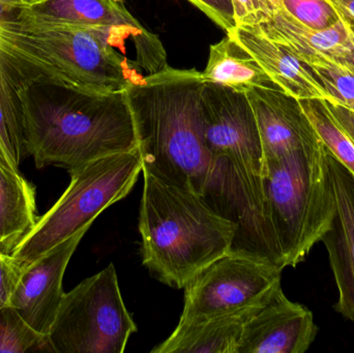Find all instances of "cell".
I'll return each mask as SVG.
<instances>
[{"mask_svg": "<svg viewBox=\"0 0 354 353\" xmlns=\"http://www.w3.org/2000/svg\"><path fill=\"white\" fill-rule=\"evenodd\" d=\"M282 271L272 263L239 255L220 257L185 285L179 323L264 306L280 289Z\"/></svg>", "mask_w": 354, "mask_h": 353, "instance_id": "cell-9", "label": "cell"}, {"mask_svg": "<svg viewBox=\"0 0 354 353\" xmlns=\"http://www.w3.org/2000/svg\"><path fill=\"white\" fill-rule=\"evenodd\" d=\"M115 1H122V0H115Z\"/></svg>", "mask_w": 354, "mask_h": 353, "instance_id": "cell-35", "label": "cell"}, {"mask_svg": "<svg viewBox=\"0 0 354 353\" xmlns=\"http://www.w3.org/2000/svg\"><path fill=\"white\" fill-rule=\"evenodd\" d=\"M18 277L16 269L10 265V257L0 255V309L10 307Z\"/></svg>", "mask_w": 354, "mask_h": 353, "instance_id": "cell-28", "label": "cell"}, {"mask_svg": "<svg viewBox=\"0 0 354 353\" xmlns=\"http://www.w3.org/2000/svg\"><path fill=\"white\" fill-rule=\"evenodd\" d=\"M318 332L313 313L281 287L245 321L236 353H305Z\"/></svg>", "mask_w": 354, "mask_h": 353, "instance_id": "cell-12", "label": "cell"}, {"mask_svg": "<svg viewBox=\"0 0 354 353\" xmlns=\"http://www.w3.org/2000/svg\"><path fill=\"white\" fill-rule=\"evenodd\" d=\"M328 162L336 216L322 242L339 292L335 309L354 325V178L328 151Z\"/></svg>", "mask_w": 354, "mask_h": 353, "instance_id": "cell-14", "label": "cell"}, {"mask_svg": "<svg viewBox=\"0 0 354 353\" xmlns=\"http://www.w3.org/2000/svg\"><path fill=\"white\" fill-rule=\"evenodd\" d=\"M138 147L68 169L71 182L55 204L20 240L10 263L20 273L78 232L89 229L110 205L128 196L142 172Z\"/></svg>", "mask_w": 354, "mask_h": 353, "instance_id": "cell-5", "label": "cell"}, {"mask_svg": "<svg viewBox=\"0 0 354 353\" xmlns=\"http://www.w3.org/2000/svg\"><path fill=\"white\" fill-rule=\"evenodd\" d=\"M20 27L74 84L111 93L145 78L113 49L120 35L114 31L31 21H20Z\"/></svg>", "mask_w": 354, "mask_h": 353, "instance_id": "cell-8", "label": "cell"}, {"mask_svg": "<svg viewBox=\"0 0 354 353\" xmlns=\"http://www.w3.org/2000/svg\"><path fill=\"white\" fill-rule=\"evenodd\" d=\"M336 10L341 22L354 37V0H328Z\"/></svg>", "mask_w": 354, "mask_h": 353, "instance_id": "cell-29", "label": "cell"}, {"mask_svg": "<svg viewBox=\"0 0 354 353\" xmlns=\"http://www.w3.org/2000/svg\"><path fill=\"white\" fill-rule=\"evenodd\" d=\"M236 26H256L270 15L260 0H231Z\"/></svg>", "mask_w": 354, "mask_h": 353, "instance_id": "cell-27", "label": "cell"}, {"mask_svg": "<svg viewBox=\"0 0 354 353\" xmlns=\"http://www.w3.org/2000/svg\"><path fill=\"white\" fill-rule=\"evenodd\" d=\"M25 143L37 169H72L138 147L126 90L37 81L19 90Z\"/></svg>", "mask_w": 354, "mask_h": 353, "instance_id": "cell-1", "label": "cell"}, {"mask_svg": "<svg viewBox=\"0 0 354 353\" xmlns=\"http://www.w3.org/2000/svg\"><path fill=\"white\" fill-rule=\"evenodd\" d=\"M259 308L179 323L170 337L151 352L236 353L245 321Z\"/></svg>", "mask_w": 354, "mask_h": 353, "instance_id": "cell-17", "label": "cell"}, {"mask_svg": "<svg viewBox=\"0 0 354 353\" xmlns=\"http://www.w3.org/2000/svg\"><path fill=\"white\" fill-rule=\"evenodd\" d=\"M226 32L236 26L231 0H189Z\"/></svg>", "mask_w": 354, "mask_h": 353, "instance_id": "cell-26", "label": "cell"}, {"mask_svg": "<svg viewBox=\"0 0 354 353\" xmlns=\"http://www.w3.org/2000/svg\"><path fill=\"white\" fill-rule=\"evenodd\" d=\"M252 27L270 41L284 46L301 60L319 53L336 56L348 49L351 44V33L341 21L330 28L316 30L297 21L283 8Z\"/></svg>", "mask_w": 354, "mask_h": 353, "instance_id": "cell-18", "label": "cell"}, {"mask_svg": "<svg viewBox=\"0 0 354 353\" xmlns=\"http://www.w3.org/2000/svg\"><path fill=\"white\" fill-rule=\"evenodd\" d=\"M245 93L257 122L264 163L322 141L299 99L278 87H253Z\"/></svg>", "mask_w": 354, "mask_h": 353, "instance_id": "cell-13", "label": "cell"}, {"mask_svg": "<svg viewBox=\"0 0 354 353\" xmlns=\"http://www.w3.org/2000/svg\"><path fill=\"white\" fill-rule=\"evenodd\" d=\"M47 352L46 341L12 307L0 309V353Z\"/></svg>", "mask_w": 354, "mask_h": 353, "instance_id": "cell-24", "label": "cell"}, {"mask_svg": "<svg viewBox=\"0 0 354 353\" xmlns=\"http://www.w3.org/2000/svg\"><path fill=\"white\" fill-rule=\"evenodd\" d=\"M283 8L310 28L324 30L340 21L328 0H283Z\"/></svg>", "mask_w": 354, "mask_h": 353, "instance_id": "cell-25", "label": "cell"}, {"mask_svg": "<svg viewBox=\"0 0 354 353\" xmlns=\"http://www.w3.org/2000/svg\"><path fill=\"white\" fill-rule=\"evenodd\" d=\"M26 155L22 101L18 86L0 60V164L19 171Z\"/></svg>", "mask_w": 354, "mask_h": 353, "instance_id": "cell-21", "label": "cell"}, {"mask_svg": "<svg viewBox=\"0 0 354 353\" xmlns=\"http://www.w3.org/2000/svg\"><path fill=\"white\" fill-rule=\"evenodd\" d=\"M138 227L143 265L177 289L228 254L234 236V225L200 196L147 173Z\"/></svg>", "mask_w": 354, "mask_h": 353, "instance_id": "cell-3", "label": "cell"}, {"mask_svg": "<svg viewBox=\"0 0 354 353\" xmlns=\"http://www.w3.org/2000/svg\"><path fill=\"white\" fill-rule=\"evenodd\" d=\"M4 1L10 2V3L19 4V6H25L28 3L30 0H4Z\"/></svg>", "mask_w": 354, "mask_h": 353, "instance_id": "cell-34", "label": "cell"}, {"mask_svg": "<svg viewBox=\"0 0 354 353\" xmlns=\"http://www.w3.org/2000/svg\"><path fill=\"white\" fill-rule=\"evenodd\" d=\"M299 101L330 155L340 162L354 178V141L337 122L326 99Z\"/></svg>", "mask_w": 354, "mask_h": 353, "instance_id": "cell-22", "label": "cell"}, {"mask_svg": "<svg viewBox=\"0 0 354 353\" xmlns=\"http://www.w3.org/2000/svg\"><path fill=\"white\" fill-rule=\"evenodd\" d=\"M35 188L20 171L0 164V254L10 257L37 224Z\"/></svg>", "mask_w": 354, "mask_h": 353, "instance_id": "cell-19", "label": "cell"}, {"mask_svg": "<svg viewBox=\"0 0 354 353\" xmlns=\"http://www.w3.org/2000/svg\"><path fill=\"white\" fill-rule=\"evenodd\" d=\"M301 61L328 93L330 99L328 102L354 111V70L351 66L326 53L315 54Z\"/></svg>", "mask_w": 354, "mask_h": 353, "instance_id": "cell-23", "label": "cell"}, {"mask_svg": "<svg viewBox=\"0 0 354 353\" xmlns=\"http://www.w3.org/2000/svg\"><path fill=\"white\" fill-rule=\"evenodd\" d=\"M326 104H328V108H330V112L336 118L337 122L341 124L345 132L354 141V111L338 105V104L330 103L328 101H326Z\"/></svg>", "mask_w": 354, "mask_h": 353, "instance_id": "cell-30", "label": "cell"}, {"mask_svg": "<svg viewBox=\"0 0 354 353\" xmlns=\"http://www.w3.org/2000/svg\"><path fill=\"white\" fill-rule=\"evenodd\" d=\"M264 192L285 267L303 263L332 228L336 202L322 141L264 163Z\"/></svg>", "mask_w": 354, "mask_h": 353, "instance_id": "cell-4", "label": "cell"}, {"mask_svg": "<svg viewBox=\"0 0 354 353\" xmlns=\"http://www.w3.org/2000/svg\"><path fill=\"white\" fill-rule=\"evenodd\" d=\"M87 230L75 234L19 273L10 307L46 341L64 296L62 281L75 251Z\"/></svg>", "mask_w": 354, "mask_h": 353, "instance_id": "cell-11", "label": "cell"}, {"mask_svg": "<svg viewBox=\"0 0 354 353\" xmlns=\"http://www.w3.org/2000/svg\"><path fill=\"white\" fill-rule=\"evenodd\" d=\"M351 37V47L348 49L343 51L342 53L338 54V55L333 56L336 59L340 60V61L344 62L347 66H351L354 70V37Z\"/></svg>", "mask_w": 354, "mask_h": 353, "instance_id": "cell-32", "label": "cell"}, {"mask_svg": "<svg viewBox=\"0 0 354 353\" xmlns=\"http://www.w3.org/2000/svg\"><path fill=\"white\" fill-rule=\"evenodd\" d=\"M200 198L216 215L234 225L229 254L272 263L284 269L262 176L248 171L224 155L214 157Z\"/></svg>", "mask_w": 354, "mask_h": 353, "instance_id": "cell-7", "label": "cell"}, {"mask_svg": "<svg viewBox=\"0 0 354 353\" xmlns=\"http://www.w3.org/2000/svg\"><path fill=\"white\" fill-rule=\"evenodd\" d=\"M236 39L281 90L297 99L330 101L326 91L307 66L284 46L270 41L257 28L235 26L227 32Z\"/></svg>", "mask_w": 354, "mask_h": 353, "instance_id": "cell-16", "label": "cell"}, {"mask_svg": "<svg viewBox=\"0 0 354 353\" xmlns=\"http://www.w3.org/2000/svg\"><path fill=\"white\" fill-rule=\"evenodd\" d=\"M0 255H1V254H0ZM1 256H2V255H1ZM4 257H6V256H4Z\"/></svg>", "mask_w": 354, "mask_h": 353, "instance_id": "cell-36", "label": "cell"}, {"mask_svg": "<svg viewBox=\"0 0 354 353\" xmlns=\"http://www.w3.org/2000/svg\"><path fill=\"white\" fill-rule=\"evenodd\" d=\"M204 82H214L247 93L253 87H277L255 58L236 39L226 37L210 46Z\"/></svg>", "mask_w": 354, "mask_h": 353, "instance_id": "cell-20", "label": "cell"}, {"mask_svg": "<svg viewBox=\"0 0 354 353\" xmlns=\"http://www.w3.org/2000/svg\"><path fill=\"white\" fill-rule=\"evenodd\" d=\"M201 107L208 151L257 175H263L264 155L253 108L247 93L203 82Z\"/></svg>", "mask_w": 354, "mask_h": 353, "instance_id": "cell-10", "label": "cell"}, {"mask_svg": "<svg viewBox=\"0 0 354 353\" xmlns=\"http://www.w3.org/2000/svg\"><path fill=\"white\" fill-rule=\"evenodd\" d=\"M136 332L111 263L64 294L48 337L47 352L122 353Z\"/></svg>", "mask_w": 354, "mask_h": 353, "instance_id": "cell-6", "label": "cell"}, {"mask_svg": "<svg viewBox=\"0 0 354 353\" xmlns=\"http://www.w3.org/2000/svg\"><path fill=\"white\" fill-rule=\"evenodd\" d=\"M20 21L111 30L132 37L137 49L156 37L115 0H30Z\"/></svg>", "mask_w": 354, "mask_h": 353, "instance_id": "cell-15", "label": "cell"}, {"mask_svg": "<svg viewBox=\"0 0 354 353\" xmlns=\"http://www.w3.org/2000/svg\"><path fill=\"white\" fill-rule=\"evenodd\" d=\"M23 6L0 0V25L18 26Z\"/></svg>", "mask_w": 354, "mask_h": 353, "instance_id": "cell-31", "label": "cell"}, {"mask_svg": "<svg viewBox=\"0 0 354 353\" xmlns=\"http://www.w3.org/2000/svg\"><path fill=\"white\" fill-rule=\"evenodd\" d=\"M196 70H163L127 89L143 173L201 196L209 173L201 107L203 85Z\"/></svg>", "mask_w": 354, "mask_h": 353, "instance_id": "cell-2", "label": "cell"}, {"mask_svg": "<svg viewBox=\"0 0 354 353\" xmlns=\"http://www.w3.org/2000/svg\"><path fill=\"white\" fill-rule=\"evenodd\" d=\"M260 1H261L262 6H264L270 16L274 10L283 8V0H260Z\"/></svg>", "mask_w": 354, "mask_h": 353, "instance_id": "cell-33", "label": "cell"}]
</instances>
